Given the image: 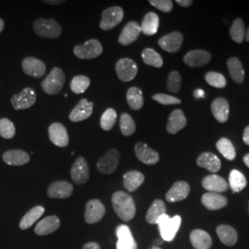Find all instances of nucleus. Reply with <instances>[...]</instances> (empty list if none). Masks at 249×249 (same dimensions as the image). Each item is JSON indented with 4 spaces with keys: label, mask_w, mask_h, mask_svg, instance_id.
<instances>
[{
    "label": "nucleus",
    "mask_w": 249,
    "mask_h": 249,
    "mask_svg": "<svg viewBox=\"0 0 249 249\" xmlns=\"http://www.w3.org/2000/svg\"><path fill=\"white\" fill-rule=\"evenodd\" d=\"M112 206L116 215L124 222H130L136 215L133 197L124 191H116L113 194Z\"/></svg>",
    "instance_id": "obj_1"
},
{
    "label": "nucleus",
    "mask_w": 249,
    "mask_h": 249,
    "mask_svg": "<svg viewBox=\"0 0 249 249\" xmlns=\"http://www.w3.org/2000/svg\"><path fill=\"white\" fill-rule=\"evenodd\" d=\"M181 223L182 220L179 215H176L174 217H170L166 213L161 215L157 223L161 239L166 242H172L174 240L180 229Z\"/></svg>",
    "instance_id": "obj_2"
},
{
    "label": "nucleus",
    "mask_w": 249,
    "mask_h": 249,
    "mask_svg": "<svg viewBox=\"0 0 249 249\" xmlns=\"http://www.w3.org/2000/svg\"><path fill=\"white\" fill-rule=\"evenodd\" d=\"M33 28L36 35L43 38L56 39L62 34V28L53 18H38Z\"/></svg>",
    "instance_id": "obj_3"
},
{
    "label": "nucleus",
    "mask_w": 249,
    "mask_h": 249,
    "mask_svg": "<svg viewBox=\"0 0 249 249\" xmlns=\"http://www.w3.org/2000/svg\"><path fill=\"white\" fill-rule=\"evenodd\" d=\"M66 77L60 68H53L45 80L42 81L41 86L46 94L55 95L58 94L64 87Z\"/></svg>",
    "instance_id": "obj_4"
},
{
    "label": "nucleus",
    "mask_w": 249,
    "mask_h": 249,
    "mask_svg": "<svg viewBox=\"0 0 249 249\" xmlns=\"http://www.w3.org/2000/svg\"><path fill=\"white\" fill-rule=\"evenodd\" d=\"M74 54L80 59H93L103 53V45L96 39H90L74 47Z\"/></svg>",
    "instance_id": "obj_5"
},
{
    "label": "nucleus",
    "mask_w": 249,
    "mask_h": 249,
    "mask_svg": "<svg viewBox=\"0 0 249 249\" xmlns=\"http://www.w3.org/2000/svg\"><path fill=\"white\" fill-rule=\"evenodd\" d=\"M120 160V153L116 149L107 151L97 161V170L103 175H111L116 171Z\"/></svg>",
    "instance_id": "obj_6"
},
{
    "label": "nucleus",
    "mask_w": 249,
    "mask_h": 249,
    "mask_svg": "<svg viewBox=\"0 0 249 249\" xmlns=\"http://www.w3.org/2000/svg\"><path fill=\"white\" fill-rule=\"evenodd\" d=\"M124 18V10L120 7H111L106 9L102 14L100 28L109 31L117 26Z\"/></svg>",
    "instance_id": "obj_7"
},
{
    "label": "nucleus",
    "mask_w": 249,
    "mask_h": 249,
    "mask_svg": "<svg viewBox=\"0 0 249 249\" xmlns=\"http://www.w3.org/2000/svg\"><path fill=\"white\" fill-rule=\"evenodd\" d=\"M15 110H24L33 107L36 102V93L33 88H25L14 94L10 100Z\"/></svg>",
    "instance_id": "obj_8"
},
{
    "label": "nucleus",
    "mask_w": 249,
    "mask_h": 249,
    "mask_svg": "<svg viewBox=\"0 0 249 249\" xmlns=\"http://www.w3.org/2000/svg\"><path fill=\"white\" fill-rule=\"evenodd\" d=\"M72 181L76 185H83L88 182L89 178V164L82 156L78 157L74 161L71 171Z\"/></svg>",
    "instance_id": "obj_9"
},
{
    "label": "nucleus",
    "mask_w": 249,
    "mask_h": 249,
    "mask_svg": "<svg viewBox=\"0 0 249 249\" xmlns=\"http://www.w3.org/2000/svg\"><path fill=\"white\" fill-rule=\"evenodd\" d=\"M106 215V207L99 199H90L85 206L84 220L89 224L97 223L102 221Z\"/></svg>",
    "instance_id": "obj_10"
},
{
    "label": "nucleus",
    "mask_w": 249,
    "mask_h": 249,
    "mask_svg": "<svg viewBox=\"0 0 249 249\" xmlns=\"http://www.w3.org/2000/svg\"><path fill=\"white\" fill-rule=\"evenodd\" d=\"M116 71L119 80L127 82L134 80V78L137 76L138 66L130 58H121L116 63Z\"/></svg>",
    "instance_id": "obj_11"
},
{
    "label": "nucleus",
    "mask_w": 249,
    "mask_h": 249,
    "mask_svg": "<svg viewBox=\"0 0 249 249\" xmlns=\"http://www.w3.org/2000/svg\"><path fill=\"white\" fill-rule=\"evenodd\" d=\"M116 233L117 236L116 249H138V244L134 239L132 231L127 225H118Z\"/></svg>",
    "instance_id": "obj_12"
},
{
    "label": "nucleus",
    "mask_w": 249,
    "mask_h": 249,
    "mask_svg": "<svg viewBox=\"0 0 249 249\" xmlns=\"http://www.w3.org/2000/svg\"><path fill=\"white\" fill-rule=\"evenodd\" d=\"M48 134L49 139L52 142L53 145L60 147V148H66L70 143V138L67 128L64 124L61 123H53L50 124L48 128Z\"/></svg>",
    "instance_id": "obj_13"
},
{
    "label": "nucleus",
    "mask_w": 249,
    "mask_h": 249,
    "mask_svg": "<svg viewBox=\"0 0 249 249\" xmlns=\"http://www.w3.org/2000/svg\"><path fill=\"white\" fill-rule=\"evenodd\" d=\"M22 70L30 77L42 78L45 75L46 66L40 59L33 56H28L22 60Z\"/></svg>",
    "instance_id": "obj_14"
},
{
    "label": "nucleus",
    "mask_w": 249,
    "mask_h": 249,
    "mask_svg": "<svg viewBox=\"0 0 249 249\" xmlns=\"http://www.w3.org/2000/svg\"><path fill=\"white\" fill-rule=\"evenodd\" d=\"M134 150H135V154L137 158L145 164L153 165V164H156L160 160L159 153L152 150L145 143H137L135 145Z\"/></svg>",
    "instance_id": "obj_15"
},
{
    "label": "nucleus",
    "mask_w": 249,
    "mask_h": 249,
    "mask_svg": "<svg viewBox=\"0 0 249 249\" xmlns=\"http://www.w3.org/2000/svg\"><path fill=\"white\" fill-rule=\"evenodd\" d=\"M93 104L89 102L87 99H81L79 104L74 107L70 114V120L74 123L81 122L85 119H88L92 115Z\"/></svg>",
    "instance_id": "obj_16"
},
{
    "label": "nucleus",
    "mask_w": 249,
    "mask_h": 249,
    "mask_svg": "<svg viewBox=\"0 0 249 249\" xmlns=\"http://www.w3.org/2000/svg\"><path fill=\"white\" fill-rule=\"evenodd\" d=\"M141 34V25L137 21H129L125 24L118 37V43L122 45H131L135 41H137Z\"/></svg>",
    "instance_id": "obj_17"
},
{
    "label": "nucleus",
    "mask_w": 249,
    "mask_h": 249,
    "mask_svg": "<svg viewBox=\"0 0 249 249\" xmlns=\"http://www.w3.org/2000/svg\"><path fill=\"white\" fill-rule=\"evenodd\" d=\"M183 36L179 32H174L159 39L158 44L164 51L168 53H176L180 50L183 44Z\"/></svg>",
    "instance_id": "obj_18"
},
{
    "label": "nucleus",
    "mask_w": 249,
    "mask_h": 249,
    "mask_svg": "<svg viewBox=\"0 0 249 249\" xmlns=\"http://www.w3.org/2000/svg\"><path fill=\"white\" fill-rule=\"evenodd\" d=\"M190 193V186L185 181L176 182L166 193L165 198L170 203L186 199Z\"/></svg>",
    "instance_id": "obj_19"
},
{
    "label": "nucleus",
    "mask_w": 249,
    "mask_h": 249,
    "mask_svg": "<svg viewBox=\"0 0 249 249\" xmlns=\"http://www.w3.org/2000/svg\"><path fill=\"white\" fill-rule=\"evenodd\" d=\"M74 187L67 181H56L47 188V195L51 198H68L71 196Z\"/></svg>",
    "instance_id": "obj_20"
},
{
    "label": "nucleus",
    "mask_w": 249,
    "mask_h": 249,
    "mask_svg": "<svg viewBox=\"0 0 249 249\" xmlns=\"http://www.w3.org/2000/svg\"><path fill=\"white\" fill-rule=\"evenodd\" d=\"M60 227V220L57 216L51 215L41 220L35 228V233L39 236H45L53 233Z\"/></svg>",
    "instance_id": "obj_21"
},
{
    "label": "nucleus",
    "mask_w": 249,
    "mask_h": 249,
    "mask_svg": "<svg viewBox=\"0 0 249 249\" xmlns=\"http://www.w3.org/2000/svg\"><path fill=\"white\" fill-rule=\"evenodd\" d=\"M212 54L205 50H192L186 53L184 62L192 68H199L211 61Z\"/></svg>",
    "instance_id": "obj_22"
},
{
    "label": "nucleus",
    "mask_w": 249,
    "mask_h": 249,
    "mask_svg": "<svg viewBox=\"0 0 249 249\" xmlns=\"http://www.w3.org/2000/svg\"><path fill=\"white\" fill-rule=\"evenodd\" d=\"M202 187L209 192L221 194L227 191L228 183L222 177H219L217 175H210L202 180Z\"/></svg>",
    "instance_id": "obj_23"
},
{
    "label": "nucleus",
    "mask_w": 249,
    "mask_h": 249,
    "mask_svg": "<svg viewBox=\"0 0 249 249\" xmlns=\"http://www.w3.org/2000/svg\"><path fill=\"white\" fill-rule=\"evenodd\" d=\"M201 202L209 211H218L224 208L228 203V200L220 193L208 192L201 197Z\"/></svg>",
    "instance_id": "obj_24"
},
{
    "label": "nucleus",
    "mask_w": 249,
    "mask_h": 249,
    "mask_svg": "<svg viewBox=\"0 0 249 249\" xmlns=\"http://www.w3.org/2000/svg\"><path fill=\"white\" fill-rule=\"evenodd\" d=\"M196 164L213 174L217 173L222 166L221 160L213 152L201 153L196 159Z\"/></svg>",
    "instance_id": "obj_25"
},
{
    "label": "nucleus",
    "mask_w": 249,
    "mask_h": 249,
    "mask_svg": "<svg viewBox=\"0 0 249 249\" xmlns=\"http://www.w3.org/2000/svg\"><path fill=\"white\" fill-rule=\"evenodd\" d=\"M187 118L183 111L181 109H176L170 115L166 130L168 133L177 134L187 125Z\"/></svg>",
    "instance_id": "obj_26"
},
{
    "label": "nucleus",
    "mask_w": 249,
    "mask_h": 249,
    "mask_svg": "<svg viewBox=\"0 0 249 249\" xmlns=\"http://www.w3.org/2000/svg\"><path fill=\"white\" fill-rule=\"evenodd\" d=\"M3 160L12 166H21L30 161V155L22 150H10L3 153Z\"/></svg>",
    "instance_id": "obj_27"
},
{
    "label": "nucleus",
    "mask_w": 249,
    "mask_h": 249,
    "mask_svg": "<svg viewBox=\"0 0 249 249\" xmlns=\"http://www.w3.org/2000/svg\"><path fill=\"white\" fill-rule=\"evenodd\" d=\"M189 239L195 249H210L213 246V239L207 231L196 229L190 232Z\"/></svg>",
    "instance_id": "obj_28"
},
{
    "label": "nucleus",
    "mask_w": 249,
    "mask_h": 249,
    "mask_svg": "<svg viewBox=\"0 0 249 249\" xmlns=\"http://www.w3.org/2000/svg\"><path fill=\"white\" fill-rule=\"evenodd\" d=\"M212 112L216 120L225 123L229 117V103L226 99L216 98L212 104Z\"/></svg>",
    "instance_id": "obj_29"
},
{
    "label": "nucleus",
    "mask_w": 249,
    "mask_h": 249,
    "mask_svg": "<svg viewBox=\"0 0 249 249\" xmlns=\"http://www.w3.org/2000/svg\"><path fill=\"white\" fill-rule=\"evenodd\" d=\"M216 232L223 245L227 247H233L237 243V239H238L237 231L230 225H227V224L219 225L216 229Z\"/></svg>",
    "instance_id": "obj_30"
},
{
    "label": "nucleus",
    "mask_w": 249,
    "mask_h": 249,
    "mask_svg": "<svg viewBox=\"0 0 249 249\" xmlns=\"http://www.w3.org/2000/svg\"><path fill=\"white\" fill-rule=\"evenodd\" d=\"M160 25L159 16L154 12L147 13L141 24L142 33L145 36H154L157 34Z\"/></svg>",
    "instance_id": "obj_31"
},
{
    "label": "nucleus",
    "mask_w": 249,
    "mask_h": 249,
    "mask_svg": "<svg viewBox=\"0 0 249 249\" xmlns=\"http://www.w3.org/2000/svg\"><path fill=\"white\" fill-rule=\"evenodd\" d=\"M145 181V177L139 171H129L123 177V185L128 192H133L141 187Z\"/></svg>",
    "instance_id": "obj_32"
},
{
    "label": "nucleus",
    "mask_w": 249,
    "mask_h": 249,
    "mask_svg": "<svg viewBox=\"0 0 249 249\" xmlns=\"http://www.w3.org/2000/svg\"><path fill=\"white\" fill-rule=\"evenodd\" d=\"M44 213H45V208L43 206L34 207L21 218L18 225L19 228L21 230H27L31 228L34 225V223H36Z\"/></svg>",
    "instance_id": "obj_33"
},
{
    "label": "nucleus",
    "mask_w": 249,
    "mask_h": 249,
    "mask_svg": "<svg viewBox=\"0 0 249 249\" xmlns=\"http://www.w3.org/2000/svg\"><path fill=\"white\" fill-rule=\"evenodd\" d=\"M166 213V206L161 199H155L146 214V221L150 224H157L160 216Z\"/></svg>",
    "instance_id": "obj_34"
},
{
    "label": "nucleus",
    "mask_w": 249,
    "mask_h": 249,
    "mask_svg": "<svg viewBox=\"0 0 249 249\" xmlns=\"http://www.w3.org/2000/svg\"><path fill=\"white\" fill-rule=\"evenodd\" d=\"M126 102L131 109L141 110L144 105V98L142 89L138 87H131L126 92Z\"/></svg>",
    "instance_id": "obj_35"
},
{
    "label": "nucleus",
    "mask_w": 249,
    "mask_h": 249,
    "mask_svg": "<svg viewBox=\"0 0 249 249\" xmlns=\"http://www.w3.org/2000/svg\"><path fill=\"white\" fill-rule=\"evenodd\" d=\"M227 67L231 79L236 83H242L245 79V71L240 60L237 57H231L227 61Z\"/></svg>",
    "instance_id": "obj_36"
},
{
    "label": "nucleus",
    "mask_w": 249,
    "mask_h": 249,
    "mask_svg": "<svg viewBox=\"0 0 249 249\" xmlns=\"http://www.w3.org/2000/svg\"><path fill=\"white\" fill-rule=\"evenodd\" d=\"M229 186L233 193H238L247 187V179L238 170H231L229 176Z\"/></svg>",
    "instance_id": "obj_37"
},
{
    "label": "nucleus",
    "mask_w": 249,
    "mask_h": 249,
    "mask_svg": "<svg viewBox=\"0 0 249 249\" xmlns=\"http://www.w3.org/2000/svg\"><path fill=\"white\" fill-rule=\"evenodd\" d=\"M143 62L148 66H151L154 68H161L163 65L162 58L159 53H157L152 48H146L142 53Z\"/></svg>",
    "instance_id": "obj_38"
},
{
    "label": "nucleus",
    "mask_w": 249,
    "mask_h": 249,
    "mask_svg": "<svg viewBox=\"0 0 249 249\" xmlns=\"http://www.w3.org/2000/svg\"><path fill=\"white\" fill-rule=\"evenodd\" d=\"M230 36L237 44H242L244 42V39L246 38V30L242 18H237L233 20L230 29Z\"/></svg>",
    "instance_id": "obj_39"
},
{
    "label": "nucleus",
    "mask_w": 249,
    "mask_h": 249,
    "mask_svg": "<svg viewBox=\"0 0 249 249\" xmlns=\"http://www.w3.org/2000/svg\"><path fill=\"white\" fill-rule=\"evenodd\" d=\"M216 147H217V150L221 152V154L225 159L232 160L235 158L236 156L235 149L228 139L223 138L220 141H218V142L216 143Z\"/></svg>",
    "instance_id": "obj_40"
},
{
    "label": "nucleus",
    "mask_w": 249,
    "mask_h": 249,
    "mask_svg": "<svg viewBox=\"0 0 249 249\" xmlns=\"http://www.w3.org/2000/svg\"><path fill=\"white\" fill-rule=\"evenodd\" d=\"M116 119H117V114L116 110L113 108L107 109L101 116V120H100V125L102 129H104L105 131L111 130L116 124Z\"/></svg>",
    "instance_id": "obj_41"
},
{
    "label": "nucleus",
    "mask_w": 249,
    "mask_h": 249,
    "mask_svg": "<svg viewBox=\"0 0 249 249\" xmlns=\"http://www.w3.org/2000/svg\"><path fill=\"white\" fill-rule=\"evenodd\" d=\"M90 80L87 76L78 75L72 79L71 82V89L76 94H81L89 88Z\"/></svg>",
    "instance_id": "obj_42"
},
{
    "label": "nucleus",
    "mask_w": 249,
    "mask_h": 249,
    "mask_svg": "<svg viewBox=\"0 0 249 249\" xmlns=\"http://www.w3.org/2000/svg\"><path fill=\"white\" fill-rule=\"evenodd\" d=\"M120 131L125 137L131 136L136 131V124L133 118L127 113H123L120 116Z\"/></svg>",
    "instance_id": "obj_43"
},
{
    "label": "nucleus",
    "mask_w": 249,
    "mask_h": 249,
    "mask_svg": "<svg viewBox=\"0 0 249 249\" xmlns=\"http://www.w3.org/2000/svg\"><path fill=\"white\" fill-rule=\"evenodd\" d=\"M16 134V127L8 118L0 119V137L6 140L13 139Z\"/></svg>",
    "instance_id": "obj_44"
},
{
    "label": "nucleus",
    "mask_w": 249,
    "mask_h": 249,
    "mask_svg": "<svg viewBox=\"0 0 249 249\" xmlns=\"http://www.w3.org/2000/svg\"><path fill=\"white\" fill-rule=\"evenodd\" d=\"M205 80L208 82L209 85L219 89L224 88L227 83L224 76L218 72H208L205 76Z\"/></svg>",
    "instance_id": "obj_45"
},
{
    "label": "nucleus",
    "mask_w": 249,
    "mask_h": 249,
    "mask_svg": "<svg viewBox=\"0 0 249 249\" xmlns=\"http://www.w3.org/2000/svg\"><path fill=\"white\" fill-rule=\"evenodd\" d=\"M182 85V78L178 71L171 72L167 79V89L171 92H179Z\"/></svg>",
    "instance_id": "obj_46"
},
{
    "label": "nucleus",
    "mask_w": 249,
    "mask_h": 249,
    "mask_svg": "<svg viewBox=\"0 0 249 249\" xmlns=\"http://www.w3.org/2000/svg\"><path fill=\"white\" fill-rule=\"evenodd\" d=\"M152 99L156 102H158L159 104H161L163 106H170V105H179L181 104V100L180 99L177 98V97H174V96H171L168 94H164V93H157V94H154L152 96Z\"/></svg>",
    "instance_id": "obj_47"
},
{
    "label": "nucleus",
    "mask_w": 249,
    "mask_h": 249,
    "mask_svg": "<svg viewBox=\"0 0 249 249\" xmlns=\"http://www.w3.org/2000/svg\"><path fill=\"white\" fill-rule=\"evenodd\" d=\"M149 3L154 8L166 13L170 12L174 7L173 1L171 0H150Z\"/></svg>",
    "instance_id": "obj_48"
},
{
    "label": "nucleus",
    "mask_w": 249,
    "mask_h": 249,
    "mask_svg": "<svg viewBox=\"0 0 249 249\" xmlns=\"http://www.w3.org/2000/svg\"><path fill=\"white\" fill-rule=\"evenodd\" d=\"M82 249H101V247L96 242H89L82 247Z\"/></svg>",
    "instance_id": "obj_49"
},
{
    "label": "nucleus",
    "mask_w": 249,
    "mask_h": 249,
    "mask_svg": "<svg viewBox=\"0 0 249 249\" xmlns=\"http://www.w3.org/2000/svg\"><path fill=\"white\" fill-rule=\"evenodd\" d=\"M176 2L178 3L179 6L184 7V8H187V7L191 6L192 3H193V1H191V0H177Z\"/></svg>",
    "instance_id": "obj_50"
},
{
    "label": "nucleus",
    "mask_w": 249,
    "mask_h": 249,
    "mask_svg": "<svg viewBox=\"0 0 249 249\" xmlns=\"http://www.w3.org/2000/svg\"><path fill=\"white\" fill-rule=\"evenodd\" d=\"M243 141L247 145L249 146V125H248L244 131V136H243Z\"/></svg>",
    "instance_id": "obj_51"
},
{
    "label": "nucleus",
    "mask_w": 249,
    "mask_h": 249,
    "mask_svg": "<svg viewBox=\"0 0 249 249\" xmlns=\"http://www.w3.org/2000/svg\"><path fill=\"white\" fill-rule=\"evenodd\" d=\"M194 96H195V98L196 99L204 98V90H202L201 89H196L195 92H194Z\"/></svg>",
    "instance_id": "obj_52"
},
{
    "label": "nucleus",
    "mask_w": 249,
    "mask_h": 249,
    "mask_svg": "<svg viewBox=\"0 0 249 249\" xmlns=\"http://www.w3.org/2000/svg\"><path fill=\"white\" fill-rule=\"evenodd\" d=\"M43 2L46 3V4H49V5H59V4L64 3L65 1H63V0H53V1H51V0H44Z\"/></svg>",
    "instance_id": "obj_53"
},
{
    "label": "nucleus",
    "mask_w": 249,
    "mask_h": 249,
    "mask_svg": "<svg viewBox=\"0 0 249 249\" xmlns=\"http://www.w3.org/2000/svg\"><path fill=\"white\" fill-rule=\"evenodd\" d=\"M244 162H245V164L249 168V154H246V155H245V157H244Z\"/></svg>",
    "instance_id": "obj_54"
},
{
    "label": "nucleus",
    "mask_w": 249,
    "mask_h": 249,
    "mask_svg": "<svg viewBox=\"0 0 249 249\" xmlns=\"http://www.w3.org/2000/svg\"><path fill=\"white\" fill-rule=\"evenodd\" d=\"M4 26H5V23H4V20L2 18H0V34L2 33V31L4 30Z\"/></svg>",
    "instance_id": "obj_55"
},
{
    "label": "nucleus",
    "mask_w": 249,
    "mask_h": 249,
    "mask_svg": "<svg viewBox=\"0 0 249 249\" xmlns=\"http://www.w3.org/2000/svg\"><path fill=\"white\" fill-rule=\"evenodd\" d=\"M246 39H247L248 42H249V28L248 32H247V34H246Z\"/></svg>",
    "instance_id": "obj_56"
},
{
    "label": "nucleus",
    "mask_w": 249,
    "mask_h": 249,
    "mask_svg": "<svg viewBox=\"0 0 249 249\" xmlns=\"http://www.w3.org/2000/svg\"><path fill=\"white\" fill-rule=\"evenodd\" d=\"M151 249H161L159 248V247H153V248H151Z\"/></svg>",
    "instance_id": "obj_57"
},
{
    "label": "nucleus",
    "mask_w": 249,
    "mask_h": 249,
    "mask_svg": "<svg viewBox=\"0 0 249 249\" xmlns=\"http://www.w3.org/2000/svg\"></svg>",
    "instance_id": "obj_58"
}]
</instances>
